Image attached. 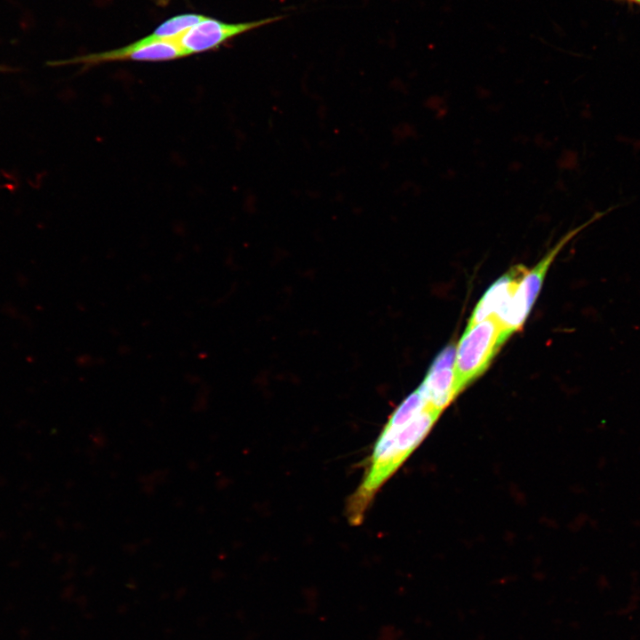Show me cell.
<instances>
[{
  "instance_id": "cell-1",
  "label": "cell",
  "mask_w": 640,
  "mask_h": 640,
  "mask_svg": "<svg viewBox=\"0 0 640 640\" xmlns=\"http://www.w3.org/2000/svg\"><path fill=\"white\" fill-rule=\"evenodd\" d=\"M442 411L427 403L414 414L395 410L380 433L361 483L349 496L346 515L360 524L381 486L427 436Z\"/></svg>"
},
{
  "instance_id": "cell-2",
  "label": "cell",
  "mask_w": 640,
  "mask_h": 640,
  "mask_svg": "<svg viewBox=\"0 0 640 640\" xmlns=\"http://www.w3.org/2000/svg\"><path fill=\"white\" fill-rule=\"evenodd\" d=\"M508 338L495 316L466 328L456 347L453 366L458 395L485 372Z\"/></svg>"
},
{
  "instance_id": "cell-3",
  "label": "cell",
  "mask_w": 640,
  "mask_h": 640,
  "mask_svg": "<svg viewBox=\"0 0 640 640\" xmlns=\"http://www.w3.org/2000/svg\"><path fill=\"white\" fill-rule=\"evenodd\" d=\"M605 212H596L587 222L568 231L533 267L528 269L516 290L500 311L494 315L509 337L522 327L540 292L543 280L551 263L566 244L588 225L601 218Z\"/></svg>"
},
{
  "instance_id": "cell-4",
  "label": "cell",
  "mask_w": 640,
  "mask_h": 640,
  "mask_svg": "<svg viewBox=\"0 0 640 640\" xmlns=\"http://www.w3.org/2000/svg\"><path fill=\"white\" fill-rule=\"evenodd\" d=\"M284 15H276L242 23H226L205 17L202 21L173 40L179 44L184 56L187 57L218 48L235 36L276 22L284 19Z\"/></svg>"
},
{
  "instance_id": "cell-5",
  "label": "cell",
  "mask_w": 640,
  "mask_h": 640,
  "mask_svg": "<svg viewBox=\"0 0 640 640\" xmlns=\"http://www.w3.org/2000/svg\"><path fill=\"white\" fill-rule=\"evenodd\" d=\"M185 57L174 40L150 41L146 36L124 47L91 53L72 60L56 61L55 65H95L117 60L159 61Z\"/></svg>"
},
{
  "instance_id": "cell-6",
  "label": "cell",
  "mask_w": 640,
  "mask_h": 640,
  "mask_svg": "<svg viewBox=\"0 0 640 640\" xmlns=\"http://www.w3.org/2000/svg\"><path fill=\"white\" fill-rule=\"evenodd\" d=\"M527 271L528 269L524 265L514 266L493 283L476 304L467 328L496 315L513 295Z\"/></svg>"
},
{
  "instance_id": "cell-7",
  "label": "cell",
  "mask_w": 640,
  "mask_h": 640,
  "mask_svg": "<svg viewBox=\"0 0 640 640\" xmlns=\"http://www.w3.org/2000/svg\"><path fill=\"white\" fill-rule=\"evenodd\" d=\"M419 389L428 403L444 411L458 396L453 367L429 368Z\"/></svg>"
},
{
  "instance_id": "cell-8",
  "label": "cell",
  "mask_w": 640,
  "mask_h": 640,
  "mask_svg": "<svg viewBox=\"0 0 640 640\" xmlns=\"http://www.w3.org/2000/svg\"><path fill=\"white\" fill-rule=\"evenodd\" d=\"M627 1L634 2V3L640 4V0H627Z\"/></svg>"
}]
</instances>
